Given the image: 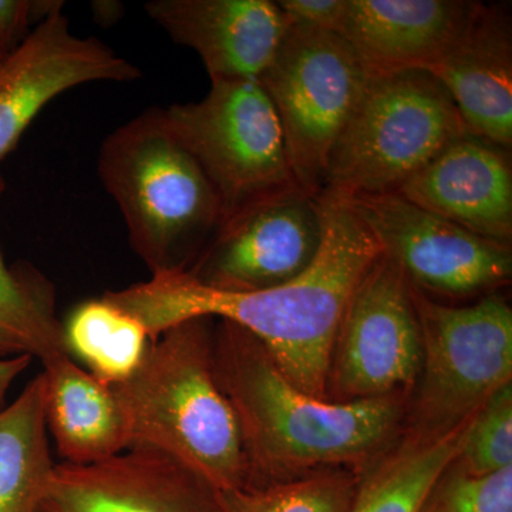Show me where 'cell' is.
<instances>
[{
  "instance_id": "20",
  "label": "cell",
  "mask_w": 512,
  "mask_h": 512,
  "mask_svg": "<svg viewBox=\"0 0 512 512\" xmlns=\"http://www.w3.org/2000/svg\"><path fill=\"white\" fill-rule=\"evenodd\" d=\"M46 380L40 373L0 410V512H36L56 464L47 437Z\"/></svg>"
},
{
  "instance_id": "13",
  "label": "cell",
  "mask_w": 512,
  "mask_h": 512,
  "mask_svg": "<svg viewBox=\"0 0 512 512\" xmlns=\"http://www.w3.org/2000/svg\"><path fill=\"white\" fill-rule=\"evenodd\" d=\"M36 512H222L218 491L154 448L93 464L60 463Z\"/></svg>"
},
{
  "instance_id": "21",
  "label": "cell",
  "mask_w": 512,
  "mask_h": 512,
  "mask_svg": "<svg viewBox=\"0 0 512 512\" xmlns=\"http://www.w3.org/2000/svg\"><path fill=\"white\" fill-rule=\"evenodd\" d=\"M6 190L0 175V198ZM69 355L52 281L26 261L8 265L0 247V359Z\"/></svg>"
},
{
  "instance_id": "19",
  "label": "cell",
  "mask_w": 512,
  "mask_h": 512,
  "mask_svg": "<svg viewBox=\"0 0 512 512\" xmlns=\"http://www.w3.org/2000/svg\"><path fill=\"white\" fill-rule=\"evenodd\" d=\"M471 421L443 436H404L360 474L349 512H420L437 478L460 456Z\"/></svg>"
},
{
  "instance_id": "18",
  "label": "cell",
  "mask_w": 512,
  "mask_h": 512,
  "mask_svg": "<svg viewBox=\"0 0 512 512\" xmlns=\"http://www.w3.org/2000/svg\"><path fill=\"white\" fill-rule=\"evenodd\" d=\"M43 366L47 430L64 463L93 464L130 448L126 420L111 387L80 369L70 355Z\"/></svg>"
},
{
  "instance_id": "14",
  "label": "cell",
  "mask_w": 512,
  "mask_h": 512,
  "mask_svg": "<svg viewBox=\"0 0 512 512\" xmlns=\"http://www.w3.org/2000/svg\"><path fill=\"white\" fill-rule=\"evenodd\" d=\"M144 9L201 57L211 82L259 79L288 29L271 0H151Z\"/></svg>"
},
{
  "instance_id": "12",
  "label": "cell",
  "mask_w": 512,
  "mask_h": 512,
  "mask_svg": "<svg viewBox=\"0 0 512 512\" xmlns=\"http://www.w3.org/2000/svg\"><path fill=\"white\" fill-rule=\"evenodd\" d=\"M140 77L137 66L96 37L74 35L66 16L55 13L0 64V161L59 94L86 83Z\"/></svg>"
},
{
  "instance_id": "27",
  "label": "cell",
  "mask_w": 512,
  "mask_h": 512,
  "mask_svg": "<svg viewBox=\"0 0 512 512\" xmlns=\"http://www.w3.org/2000/svg\"><path fill=\"white\" fill-rule=\"evenodd\" d=\"M291 26H311L335 32L345 0H278L276 2Z\"/></svg>"
},
{
  "instance_id": "5",
  "label": "cell",
  "mask_w": 512,
  "mask_h": 512,
  "mask_svg": "<svg viewBox=\"0 0 512 512\" xmlns=\"http://www.w3.org/2000/svg\"><path fill=\"white\" fill-rule=\"evenodd\" d=\"M466 133L453 100L430 73L370 74L333 148L322 192L343 198L397 192Z\"/></svg>"
},
{
  "instance_id": "7",
  "label": "cell",
  "mask_w": 512,
  "mask_h": 512,
  "mask_svg": "<svg viewBox=\"0 0 512 512\" xmlns=\"http://www.w3.org/2000/svg\"><path fill=\"white\" fill-rule=\"evenodd\" d=\"M164 113L214 188L222 222L302 190L281 121L258 79L215 80L204 99L173 104Z\"/></svg>"
},
{
  "instance_id": "4",
  "label": "cell",
  "mask_w": 512,
  "mask_h": 512,
  "mask_svg": "<svg viewBox=\"0 0 512 512\" xmlns=\"http://www.w3.org/2000/svg\"><path fill=\"white\" fill-rule=\"evenodd\" d=\"M99 175L153 275L188 271L222 224L214 188L164 109L143 111L107 136Z\"/></svg>"
},
{
  "instance_id": "10",
  "label": "cell",
  "mask_w": 512,
  "mask_h": 512,
  "mask_svg": "<svg viewBox=\"0 0 512 512\" xmlns=\"http://www.w3.org/2000/svg\"><path fill=\"white\" fill-rule=\"evenodd\" d=\"M345 200L382 254L426 295L468 298L493 293L510 282L511 245L478 237L397 192Z\"/></svg>"
},
{
  "instance_id": "23",
  "label": "cell",
  "mask_w": 512,
  "mask_h": 512,
  "mask_svg": "<svg viewBox=\"0 0 512 512\" xmlns=\"http://www.w3.org/2000/svg\"><path fill=\"white\" fill-rule=\"evenodd\" d=\"M359 474L325 470L292 480L218 491L222 512H349Z\"/></svg>"
},
{
  "instance_id": "26",
  "label": "cell",
  "mask_w": 512,
  "mask_h": 512,
  "mask_svg": "<svg viewBox=\"0 0 512 512\" xmlns=\"http://www.w3.org/2000/svg\"><path fill=\"white\" fill-rule=\"evenodd\" d=\"M62 9L57 0H0V55L15 52L36 26Z\"/></svg>"
},
{
  "instance_id": "15",
  "label": "cell",
  "mask_w": 512,
  "mask_h": 512,
  "mask_svg": "<svg viewBox=\"0 0 512 512\" xmlns=\"http://www.w3.org/2000/svg\"><path fill=\"white\" fill-rule=\"evenodd\" d=\"M397 194L478 237L511 245V151L490 141L458 137Z\"/></svg>"
},
{
  "instance_id": "29",
  "label": "cell",
  "mask_w": 512,
  "mask_h": 512,
  "mask_svg": "<svg viewBox=\"0 0 512 512\" xmlns=\"http://www.w3.org/2000/svg\"><path fill=\"white\" fill-rule=\"evenodd\" d=\"M3 60H5V56L0 55V64H2Z\"/></svg>"
},
{
  "instance_id": "25",
  "label": "cell",
  "mask_w": 512,
  "mask_h": 512,
  "mask_svg": "<svg viewBox=\"0 0 512 512\" xmlns=\"http://www.w3.org/2000/svg\"><path fill=\"white\" fill-rule=\"evenodd\" d=\"M457 463L477 476L512 466V384L495 393L473 417Z\"/></svg>"
},
{
  "instance_id": "1",
  "label": "cell",
  "mask_w": 512,
  "mask_h": 512,
  "mask_svg": "<svg viewBox=\"0 0 512 512\" xmlns=\"http://www.w3.org/2000/svg\"><path fill=\"white\" fill-rule=\"evenodd\" d=\"M323 237L312 264L292 281L255 292H228L185 271L107 291L103 298L136 318L150 342L195 318L227 320L264 343L296 387L326 400L330 356L340 320L360 279L382 249L345 198L320 194Z\"/></svg>"
},
{
  "instance_id": "9",
  "label": "cell",
  "mask_w": 512,
  "mask_h": 512,
  "mask_svg": "<svg viewBox=\"0 0 512 512\" xmlns=\"http://www.w3.org/2000/svg\"><path fill=\"white\" fill-rule=\"evenodd\" d=\"M421 366V333L412 285L383 254L350 296L333 345L326 400L406 394Z\"/></svg>"
},
{
  "instance_id": "24",
  "label": "cell",
  "mask_w": 512,
  "mask_h": 512,
  "mask_svg": "<svg viewBox=\"0 0 512 512\" xmlns=\"http://www.w3.org/2000/svg\"><path fill=\"white\" fill-rule=\"evenodd\" d=\"M420 512H512V466L477 476L456 458L437 478Z\"/></svg>"
},
{
  "instance_id": "3",
  "label": "cell",
  "mask_w": 512,
  "mask_h": 512,
  "mask_svg": "<svg viewBox=\"0 0 512 512\" xmlns=\"http://www.w3.org/2000/svg\"><path fill=\"white\" fill-rule=\"evenodd\" d=\"M214 328L215 319L195 318L165 330L111 390L130 447L167 454L224 491L248 485L249 466L237 414L215 376Z\"/></svg>"
},
{
  "instance_id": "28",
  "label": "cell",
  "mask_w": 512,
  "mask_h": 512,
  "mask_svg": "<svg viewBox=\"0 0 512 512\" xmlns=\"http://www.w3.org/2000/svg\"><path fill=\"white\" fill-rule=\"evenodd\" d=\"M30 363H32L30 356L0 359V410L6 407V396H8L10 386L28 369Z\"/></svg>"
},
{
  "instance_id": "2",
  "label": "cell",
  "mask_w": 512,
  "mask_h": 512,
  "mask_svg": "<svg viewBox=\"0 0 512 512\" xmlns=\"http://www.w3.org/2000/svg\"><path fill=\"white\" fill-rule=\"evenodd\" d=\"M214 370L237 414L249 483L325 470L362 474L403 433L407 394L338 403L302 392L261 340L227 320L215 323Z\"/></svg>"
},
{
  "instance_id": "8",
  "label": "cell",
  "mask_w": 512,
  "mask_h": 512,
  "mask_svg": "<svg viewBox=\"0 0 512 512\" xmlns=\"http://www.w3.org/2000/svg\"><path fill=\"white\" fill-rule=\"evenodd\" d=\"M369 77L355 49L338 33L288 25L258 80L281 121L292 170L303 191H323L333 148Z\"/></svg>"
},
{
  "instance_id": "22",
  "label": "cell",
  "mask_w": 512,
  "mask_h": 512,
  "mask_svg": "<svg viewBox=\"0 0 512 512\" xmlns=\"http://www.w3.org/2000/svg\"><path fill=\"white\" fill-rule=\"evenodd\" d=\"M67 350L107 387L126 382L146 355L148 333L140 322L101 296L74 309L64 325Z\"/></svg>"
},
{
  "instance_id": "16",
  "label": "cell",
  "mask_w": 512,
  "mask_h": 512,
  "mask_svg": "<svg viewBox=\"0 0 512 512\" xmlns=\"http://www.w3.org/2000/svg\"><path fill=\"white\" fill-rule=\"evenodd\" d=\"M468 134L512 148V25L505 5L478 3L453 43L429 69Z\"/></svg>"
},
{
  "instance_id": "6",
  "label": "cell",
  "mask_w": 512,
  "mask_h": 512,
  "mask_svg": "<svg viewBox=\"0 0 512 512\" xmlns=\"http://www.w3.org/2000/svg\"><path fill=\"white\" fill-rule=\"evenodd\" d=\"M421 333L417 393L404 436H443L466 423L512 380V309L487 293L473 305H444L413 288Z\"/></svg>"
},
{
  "instance_id": "17",
  "label": "cell",
  "mask_w": 512,
  "mask_h": 512,
  "mask_svg": "<svg viewBox=\"0 0 512 512\" xmlns=\"http://www.w3.org/2000/svg\"><path fill=\"white\" fill-rule=\"evenodd\" d=\"M471 0H345L335 32L370 74L427 70L466 28Z\"/></svg>"
},
{
  "instance_id": "11",
  "label": "cell",
  "mask_w": 512,
  "mask_h": 512,
  "mask_svg": "<svg viewBox=\"0 0 512 512\" xmlns=\"http://www.w3.org/2000/svg\"><path fill=\"white\" fill-rule=\"evenodd\" d=\"M322 237L320 195L286 192L222 222L185 272L220 291H264L301 275Z\"/></svg>"
}]
</instances>
